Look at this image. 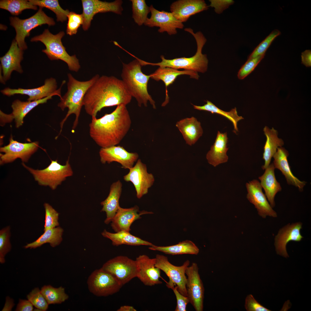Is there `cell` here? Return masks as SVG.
Wrapping results in <instances>:
<instances>
[{"instance_id":"obj_50","label":"cell","mask_w":311,"mask_h":311,"mask_svg":"<svg viewBox=\"0 0 311 311\" xmlns=\"http://www.w3.org/2000/svg\"><path fill=\"white\" fill-rule=\"evenodd\" d=\"M33 305L28 300L19 299L15 311H32L33 310Z\"/></svg>"},{"instance_id":"obj_41","label":"cell","mask_w":311,"mask_h":311,"mask_svg":"<svg viewBox=\"0 0 311 311\" xmlns=\"http://www.w3.org/2000/svg\"><path fill=\"white\" fill-rule=\"evenodd\" d=\"M278 30L273 31L254 49L248 58V59L255 58L259 56L265 55V53L274 40L280 35Z\"/></svg>"},{"instance_id":"obj_49","label":"cell","mask_w":311,"mask_h":311,"mask_svg":"<svg viewBox=\"0 0 311 311\" xmlns=\"http://www.w3.org/2000/svg\"><path fill=\"white\" fill-rule=\"evenodd\" d=\"M210 5L209 6L215 8V11L218 14H220L225 9L228 8L230 5L234 3V1L232 0H210Z\"/></svg>"},{"instance_id":"obj_11","label":"cell","mask_w":311,"mask_h":311,"mask_svg":"<svg viewBox=\"0 0 311 311\" xmlns=\"http://www.w3.org/2000/svg\"><path fill=\"white\" fill-rule=\"evenodd\" d=\"M101 268L112 275L122 286L136 277V261L127 256L116 257L106 262Z\"/></svg>"},{"instance_id":"obj_17","label":"cell","mask_w":311,"mask_h":311,"mask_svg":"<svg viewBox=\"0 0 311 311\" xmlns=\"http://www.w3.org/2000/svg\"><path fill=\"white\" fill-rule=\"evenodd\" d=\"M149 8L151 16L147 19L144 24L145 26L149 27H159V32H166L170 35L177 34V29L183 28V23L177 20L172 13L163 10L159 11L152 5Z\"/></svg>"},{"instance_id":"obj_45","label":"cell","mask_w":311,"mask_h":311,"mask_svg":"<svg viewBox=\"0 0 311 311\" xmlns=\"http://www.w3.org/2000/svg\"><path fill=\"white\" fill-rule=\"evenodd\" d=\"M67 18L68 21L67 24L66 32L67 34L72 35L76 34L78 28L84 22L83 17L82 14H79L73 12H70Z\"/></svg>"},{"instance_id":"obj_53","label":"cell","mask_w":311,"mask_h":311,"mask_svg":"<svg viewBox=\"0 0 311 311\" xmlns=\"http://www.w3.org/2000/svg\"><path fill=\"white\" fill-rule=\"evenodd\" d=\"M117 311H136V310L133 306L124 305L121 306L117 310Z\"/></svg>"},{"instance_id":"obj_19","label":"cell","mask_w":311,"mask_h":311,"mask_svg":"<svg viewBox=\"0 0 311 311\" xmlns=\"http://www.w3.org/2000/svg\"><path fill=\"white\" fill-rule=\"evenodd\" d=\"M54 96L51 95L33 101L24 102L18 99L15 100L11 106L12 109V113L7 114L0 110L1 125L3 126L6 123L11 122L14 120L16 127L18 128L20 127L23 123L24 118L28 113L38 105L46 103L48 100L51 99Z\"/></svg>"},{"instance_id":"obj_7","label":"cell","mask_w":311,"mask_h":311,"mask_svg":"<svg viewBox=\"0 0 311 311\" xmlns=\"http://www.w3.org/2000/svg\"><path fill=\"white\" fill-rule=\"evenodd\" d=\"M22 166L33 176L39 185L48 186L55 190L68 177L73 175V172L69 163V159L65 165L58 162V160H52L50 164L42 170H35L26 166L23 162Z\"/></svg>"},{"instance_id":"obj_25","label":"cell","mask_w":311,"mask_h":311,"mask_svg":"<svg viewBox=\"0 0 311 311\" xmlns=\"http://www.w3.org/2000/svg\"><path fill=\"white\" fill-rule=\"evenodd\" d=\"M209 7L203 0H179L170 6V10L175 17L183 23L191 16L207 10Z\"/></svg>"},{"instance_id":"obj_1","label":"cell","mask_w":311,"mask_h":311,"mask_svg":"<svg viewBox=\"0 0 311 311\" xmlns=\"http://www.w3.org/2000/svg\"><path fill=\"white\" fill-rule=\"evenodd\" d=\"M132 98L122 80L113 76L103 75L88 89L84 97L83 105L87 114L96 117L103 108L121 104L126 105Z\"/></svg>"},{"instance_id":"obj_4","label":"cell","mask_w":311,"mask_h":311,"mask_svg":"<svg viewBox=\"0 0 311 311\" xmlns=\"http://www.w3.org/2000/svg\"><path fill=\"white\" fill-rule=\"evenodd\" d=\"M67 76L68 80L67 91L60 98V101L58 105L62 111L65 108L68 109L65 117L60 123V134L65 122L73 114L75 115L73 129L76 128L78 124L81 108L83 106L84 97L89 88L100 76L99 75H96L88 80L80 81L75 79L70 73H68Z\"/></svg>"},{"instance_id":"obj_3","label":"cell","mask_w":311,"mask_h":311,"mask_svg":"<svg viewBox=\"0 0 311 311\" xmlns=\"http://www.w3.org/2000/svg\"><path fill=\"white\" fill-rule=\"evenodd\" d=\"M135 57L136 59L128 64L123 63L122 80L130 95L136 100L139 107L143 105L146 107L149 102L153 108L156 109L155 102L147 89L150 76L143 73L142 66L137 58Z\"/></svg>"},{"instance_id":"obj_27","label":"cell","mask_w":311,"mask_h":311,"mask_svg":"<svg viewBox=\"0 0 311 311\" xmlns=\"http://www.w3.org/2000/svg\"><path fill=\"white\" fill-rule=\"evenodd\" d=\"M228 139L226 132L222 133L218 131L215 142L206 155L209 164L216 167L227 162L228 156L227 152L229 149L227 145Z\"/></svg>"},{"instance_id":"obj_9","label":"cell","mask_w":311,"mask_h":311,"mask_svg":"<svg viewBox=\"0 0 311 311\" xmlns=\"http://www.w3.org/2000/svg\"><path fill=\"white\" fill-rule=\"evenodd\" d=\"M155 258V266L163 271L169 278V281L166 282V286L171 289L176 286L178 291L183 295L187 296V277L185 272L189 266L190 261L187 260L182 265L177 266L171 263L168 257L164 255L157 254Z\"/></svg>"},{"instance_id":"obj_46","label":"cell","mask_w":311,"mask_h":311,"mask_svg":"<svg viewBox=\"0 0 311 311\" xmlns=\"http://www.w3.org/2000/svg\"><path fill=\"white\" fill-rule=\"evenodd\" d=\"M264 56L265 55H262L255 58L248 59L238 71L237 75L238 78L241 80L248 76L253 71Z\"/></svg>"},{"instance_id":"obj_10","label":"cell","mask_w":311,"mask_h":311,"mask_svg":"<svg viewBox=\"0 0 311 311\" xmlns=\"http://www.w3.org/2000/svg\"><path fill=\"white\" fill-rule=\"evenodd\" d=\"M87 284L90 291L98 297H106L118 292L122 286L111 274L101 268L93 271Z\"/></svg>"},{"instance_id":"obj_22","label":"cell","mask_w":311,"mask_h":311,"mask_svg":"<svg viewBox=\"0 0 311 311\" xmlns=\"http://www.w3.org/2000/svg\"><path fill=\"white\" fill-rule=\"evenodd\" d=\"M23 50L20 49L15 39L14 40L10 48L5 54L0 57V67L3 76L0 74V81L5 84L10 77L13 71L22 73L23 72L20 62L23 59Z\"/></svg>"},{"instance_id":"obj_14","label":"cell","mask_w":311,"mask_h":311,"mask_svg":"<svg viewBox=\"0 0 311 311\" xmlns=\"http://www.w3.org/2000/svg\"><path fill=\"white\" fill-rule=\"evenodd\" d=\"M65 83L64 80L60 87L57 89V86L56 79L51 77L45 80L43 85L38 88L32 89H11L6 88L1 90V93L7 96H11L15 94L27 95L29 96L28 101L39 100L54 95H57L60 98L62 96L61 90L63 85Z\"/></svg>"},{"instance_id":"obj_44","label":"cell","mask_w":311,"mask_h":311,"mask_svg":"<svg viewBox=\"0 0 311 311\" xmlns=\"http://www.w3.org/2000/svg\"><path fill=\"white\" fill-rule=\"evenodd\" d=\"M45 211V219L44 231L55 227L59 225V213L48 203L44 204Z\"/></svg>"},{"instance_id":"obj_13","label":"cell","mask_w":311,"mask_h":311,"mask_svg":"<svg viewBox=\"0 0 311 311\" xmlns=\"http://www.w3.org/2000/svg\"><path fill=\"white\" fill-rule=\"evenodd\" d=\"M9 140L8 145L0 148V152L4 153L0 154L1 165L12 162L18 158L23 162H27L39 147L38 142L22 143L14 140L12 135Z\"/></svg>"},{"instance_id":"obj_29","label":"cell","mask_w":311,"mask_h":311,"mask_svg":"<svg viewBox=\"0 0 311 311\" xmlns=\"http://www.w3.org/2000/svg\"><path fill=\"white\" fill-rule=\"evenodd\" d=\"M122 184L120 180L113 182L111 185L109 194L100 203L102 206L101 211L105 212L106 218L104 222L107 224L111 222L120 207L119 200L122 191Z\"/></svg>"},{"instance_id":"obj_16","label":"cell","mask_w":311,"mask_h":311,"mask_svg":"<svg viewBox=\"0 0 311 311\" xmlns=\"http://www.w3.org/2000/svg\"><path fill=\"white\" fill-rule=\"evenodd\" d=\"M81 1L84 19L82 28L84 31L90 27L94 16L97 13L112 12L121 15L123 10L121 0L111 2L99 0H82Z\"/></svg>"},{"instance_id":"obj_47","label":"cell","mask_w":311,"mask_h":311,"mask_svg":"<svg viewBox=\"0 0 311 311\" xmlns=\"http://www.w3.org/2000/svg\"><path fill=\"white\" fill-rule=\"evenodd\" d=\"M245 308L247 311H270L259 303L251 294L248 295L245 299Z\"/></svg>"},{"instance_id":"obj_51","label":"cell","mask_w":311,"mask_h":311,"mask_svg":"<svg viewBox=\"0 0 311 311\" xmlns=\"http://www.w3.org/2000/svg\"><path fill=\"white\" fill-rule=\"evenodd\" d=\"M301 63L307 67L311 66V51L306 50L302 52L301 54Z\"/></svg>"},{"instance_id":"obj_42","label":"cell","mask_w":311,"mask_h":311,"mask_svg":"<svg viewBox=\"0 0 311 311\" xmlns=\"http://www.w3.org/2000/svg\"><path fill=\"white\" fill-rule=\"evenodd\" d=\"M27 298L36 308L40 311H46L49 305L38 288L33 289L27 296Z\"/></svg>"},{"instance_id":"obj_30","label":"cell","mask_w":311,"mask_h":311,"mask_svg":"<svg viewBox=\"0 0 311 311\" xmlns=\"http://www.w3.org/2000/svg\"><path fill=\"white\" fill-rule=\"evenodd\" d=\"M182 134L186 143L194 144L203 133L200 122L194 117L186 118L177 122L176 124Z\"/></svg>"},{"instance_id":"obj_24","label":"cell","mask_w":311,"mask_h":311,"mask_svg":"<svg viewBox=\"0 0 311 311\" xmlns=\"http://www.w3.org/2000/svg\"><path fill=\"white\" fill-rule=\"evenodd\" d=\"M302 223L298 222L288 224L280 230L275 238L276 250L277 253L284 257H289L286 250V245L291 241L299 242L303 237L300 233Z\"/></svg>"},{"instance_id":"obj_28","label":"cell","mask_w":311,"mask_h":311,"mask_svg":"<svg viewBox=\"0 0 311 311\" xmlns=\"http://www.w3.org/2000/svg\"><path fill=\"white\" fill-rule=\"evenodd\" d=\"M187 75L191 78L198 79L199 76L197 72L191 70L180 71L177 69L169 67H159L153 73L150 75V78L156 80L162 81L166 87V98L162 106H164L168 102L167 88L175 81L177 77L181 75Z\"/></svg>"},{"instance_id":"obj_5","label":"cell","mask_w":311,"mask_h":311,"mask_svg":"<svg viewBox=\"0 0 311 311\" xmlns=\"http://www.w3.org/2000/svg\"><path fill=\"white\" fill-rule=\"evenodd\" d=\"M185 31L191 34L196 39L197 44V50L195 54L189 58L185 57L167 59L162 55V61L157 63L149 62L139 60L142 66L147 65L158 66L161 67H169L176 69H184L196 72L204 73L207 70L208 60L206 55L202 53V48L206 41V39L200 31L194 33L190 28H185Z\"/></svg>"},{"instance_id":"obj_15","label":"cell","mask_w":311,"mask_h":311,"mask_svg":"<svg viewBox=\"0 0 311 311\" xmlns=\"http://www.w3.org/2000/svg\"><path fill=\"white\" fill-rule=\"evenodd\" d=\"M129 170L128 173L124 176V179L133 183L136 197L140 199L148 193L149 189L153 184L154 176L147 172L146 165L140 159H138L135 164Z\"/></svg>"},{"instance_id":"obj_37","label":"cell","mask_w":311,"mask_h":311,"mask_svg":"<svg viewBox=\"0 0 311 311\" xmlns=\"http://www.w3.org/2000/svg\"><path fill=\"white\" fill-rule=\"evenodd\" d=\"M41 291L49 304H61L69 297L64 288L61 286L56 288L50 285H44Z\"/></svg>"},{"instance_id":"obj_34","label":"cell","mask_w":311,"mask_h":311,"mask_svg":"<svg viewBox=\"0 0 311 311\" xmlns=\"http://www.w3.org/2000/svg\"><path fill=\"white\" fill-rule=\"evenodd\" d=\"M149 249L172 255L185 254L197 255L199 251V249L196 245L192 241L188 240L169 246H159L153 244L150 246Z\"/></svg>"},{"instance_id":"obj_32","label":"cell","mask_w":311,"mask_h":311,"mask_svg":"<svg viewBox=\"0 0 311 311\" xmlns=\"http://www.w3.org/2000/svg\"><path fill=\"white\" fill-rule=\"evenodd\" d=\"M263 131L266 140L263 149V158L265 162L261 166L263 170L266 169L270 164L271 159L276 153L277 148L284 145L283 140L278 137V132L274 128L271 129L265 126Z\"/></svg>"},{"instance_id":"obj_8","label":"cell","mask_w":311,"mask_h":311,"mask_svg":"<svg viewBox=\"0 0 311 311\" xmlns=\"http://www.w3.org/2000/svg\"><path fill=\"white\" fill-rule=\"evenodd\" d=\"M10 21V25L16 31L15 39L19 47L23 50L27 49L25 39L29 36L32 30L43 24H47L50 26L55 24L54 19L47 16L41 7H39L35 14L28 18L21 19L16 16L11 17Z\"/></svg>"},{"instance_id":"obj_38","label":"cell","mask_w":311,"mask_h":311,"mask_svg":"<svg viewBox=\"0 0 311 311\" xmlns=\"http://www.w3.org/2000/svg\"><path fill=\"white\" fill-rule=\"evenodd\" d=\"M33 5L39 7H45L52 11L56 15V20L63 22L67 20L70 12L63 9L60 6L57 0H29Z\"/></svg>"},{"instance_id":"obj_21","label":"cell","mask_w":311,"mask_h":311,"mask_svg":"<svg viewBox=\"0 0 311 311\" xmlns=\"http://www.w3.org/2000/svg\"><path fill=\"white\" fill-rule=\"evenodd\" d=\"M246 185L247 191V198L255 206L259 215L263 218L267 216L276 217L277 213L267 200L260 183L254 179L246 183Z\"/></svg>"},{"instance_id":"obj_12","label":"cell","mask_w":311,"mask_h":311,"mask_svg":"<svg viewBox=\"0 0 311 311\" xmlns=\"http://www.w3.org/2000/svg\"><path fill=\"white\" fill-rule=\"evenodd\" d=\"M186 288L189 303L196 311H202L204 307V289L199 273L197 264L193 263L187 268Z\"/></svg>"},{"instance_id":"obj_39","label":"cell","mask_w":311,"mask_h":311,"mask_svg":"<svg viewBox=\"0 0 311 311\" xmlns=\"http://www.w3.org/2000/svg\"><path fill=\"white\" fill-rule=\"evenodd\" d=\"M0 8L9 11L11 14L17 16L26 9L37 10V6L33 5L26 0H2L0 1Z\"/></svg>"},{"instance_id":"obj_18","label":"cell","mask_w":311,"mask_h":311,"mask_svg":"<svg viewBox=\"0 0 311 311\" xmlns=\"http://www.w3.org/2000/svg\"><path fill=\"white\" fill-rule=\"evenodd\" d=\"M99 155L102 164L116 162L120 164L122 168L128 169L134 166L139 157L137 153L129 152L120 145L101 148Z\"/></svg>"},{"instance_id":"obj_36","label":"cell","mask_w":311,"mask_h":311,"mask_svg":"<svg viewBox=\"0 0 311 311\" xmlns=\"http://www.w3.org/2000/svg\"><path fill=\"white\" fill-rule=\"evenodd\" d=\"M206 103L202 106L193 105L194 108L200 111H205L220 114L227 118L233 124L234 129L236 133L238 131L237 127L238 122L240 120L244 119L242 116L238 115L236 107L232 109L229 111H225L216 107L211 101L207 100Z\"/></svg>"},{"instance_id":"obj_52","label":"cell","mask_w":311,"mask_h":311,"mask_svg":"<svg viewBox=\"0 0 311 311\" xmlns=\"http://www.w3.org/2000/svg\"><path fill=\"white\" fill-rule=\"evenodd\" d=\"M13 299L9 297H7L6 299L5 303L2 311H11L12 308L14 306Z\"/></svg>"},{"instance_id":"obj_2","label":"cell","mask_w":311,"mask_h":311,"mask_svg":"<svg viewBox=\"0 0 311 311\" xmlns=\"http://www.w3.org/2000/svg\"><path fill=\"white\" fill-rule=\"evenodd\" d=\"M126 106L117 105L111 113L105 114L98 119L92 117L89 124L90 134L101 148L119 144L129 132L132 121Z\"/></svg>"},{"instance_id":"obj_40","label":"cell","mask_w":311,"mask_h":311,"mask_svg":"<svg viewBox=\"0 0 311 311\" xmlns=\"http://www.w3.org/2000/svg\"><path fill=\"white\" fill-rule=\"evenodd\" d=\"M132 3V18L138 25L144 24L150 12L149 7L144 0H131Z\"/></svg>"},{"instance_id":"obj_23","label":"cell","mask_w":311,"mask_h":311,"mask_svg":"<svg viewBox=\"0 0 311 311\" xmlns=\"http://www.w3.org/2000/svg\"><path fill=\"white\" fill-rule=\"evenodd\" d=\"M152 213L151 212L144 210L140 211L137 205L128 208L120 206L111 221V226L115 232L121 231L129 232L132 223L140 219L141 215Z\"/></svg>"},{"instance_id":"obj_31","label":"cell","mask_w":311,"mask_h":311,"mask_svg":"<svg viewBox=\"0 0 311 311\" xmlns=\"http://www.w3.org/2000/svg\"><path fill=\"white\" fill-rule=\"evenodd\" d=\"M275 168L273 163L270 164L265 169L263 174L259 177L261 186L264 189L265 195L272 208L275 205V195L282 190L280 184L277 181L275 176Z\"/></svg>"},{"instance_id":"obj_43","label":"cell","mask_w":311,"mask_h":311,"mask_svg":"<svg viewBox=\"0 0 311 311\" xmlns=\"http://www.w3.org/2000/svg\"><path fill=\"white\" fill-rule=\"evenodd\" d=\"M10 227L7 226L0 231V262H5L4 257L11 250V246L10 242Z\"/></svg>"},{"instance_id":"obj_48","label":"cell","mask_w":311,"mask_h":311,"mask_svg":"<svg viewBox=\"0 0 311 311\" xmlns=\"http://www.w3.org/2000/svg\"><path fill=\"white\" fill-rule=\"evenodd\" d=\"M175 295L177 299V306L175 311H186L187 304L189 301L187 296L181 294L177 290L176 286L171 288Z\"/></svg>"},{"instance_id":"obj_33","label":"cell","mask_w":311,"mask_h":311,"mask_svg":"<svg viewBox=\"0 0 311 311\" xmlns=\"http://www.w3.org/2000/svg\"><path fill=\"white\" fill-rule=\"evenodd\" d=\"M101 234L104 237L110 239L114 246H118L122 244H126L132 246L143 245L151 246L153 245L152 243L134 236L130 234L129 232L125 231L112 233L105 230Z\"/></svg>"},{"instance_id":"obj_35","label":"cell","mask_w":311,"mask_h":311,"mask_svg":"<svg viewBox=\"0 0 311 311\" xmlns=\"http://www.w3.org/2000/svg\"><path fill=\"white\" fill-rule=\"evenodd\" d=\"M44 232L37 240L28 244L24 248L35 249L46 243H49L52 247H54L59 245L62 242L63 230L61 227L58 226Z\"/></svg>"},{"instance_id":"obj_26","label":"cell","mask_w":311,"mask_h":311,"mask_svg":"<svg viewBox=\"0 0 311 311\" xmlns=\"http://www.w3.org/2000/svg\"><path fill=\"white\" fill-rule=\"evenodd\" d=\"M288 151L282 147H279L273 156V163L275 168L280 170L286 179L287 184L297 187L302 191L307 182L299 180L293 174L288 162Z\"/></svg>"},{"instance_id":"obj_6","label":"cell","mask_w":311,"mask_h":311,"mask_svg":"<svg viewBox=\"0 0 311 311\" xmlns=\"http://www.w3.org/2000/svg\"><path fill=\"white\" fill-rule=\"evenodd\" d=\"M65 34L64 31H61L54 35L46 29L42 34L32 38L31 41H40L46 47V49L42 50V52L50 60H61L67 64L70 70L77 72L80 68L78 59L76 55L71 56L67 53L61 41Z\"/></svg>"},{"instance_id":"obj_20","label":"cell","mask_w":311,"mask_h":311,"mask_svg":"<svg viewBox=\"0 0 311 311\" xmlns=\"http://www.w3.org/2000/svg\"><path fill=\"white\" fill-rule=\"evenodd\" d=\"M137 268L136 277L145 285L152 286L161 284V270L155 266V258H150L148 256L139 255L135 260Z\"/></svg>"}]
</instances>
